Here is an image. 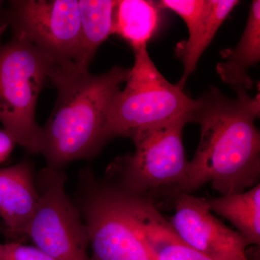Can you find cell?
<instances>
[{
    "mask_svg": "<svg viewBox=\"0 0 260 260\" xmlns=\"http://www.w3.org/2000/svg\"><path fill=\"white\" fill-rule=\"evenodd\" d=\"M229 99L212 87L196 99L191 120L200 126L199 144L176 192L190 194L205 184L220 195L243 192L259 184V94L242 89Z\"/></svg>",
    "mask_w": 260,
    "mask_h": 260,
    "instance_id": "cell-1",
    "label": "cell"
},
{
    "mask_svg": "<svg viewBox=\"0 0 260 260\" xmlns=\"http://www.w3.org/2000/svg\"><path fill=\"white\" fill-rule=\"evenodd\" d=\"M129 71L121 66L99 75L54 70L49 82L57 90V98L41 138L40 153L47 167L62 169L100 152L108 142L109 108Z\"/></svg>",
    "mask_w": 260,
    "mask_h": 260,
    "instance_id": "cell-2",
    "label": "cell"
},
{
    "mask_svg": "<svg viewBox=\"0 0 260 260\" xmlns=\"http://www.w3.org/2000/svg\"><path fill=\"white\" fill-rule=\"evenodd\" d=\"M189 122L191 113L138 131L132 138L135 153L116 158L105 179L154 202L153 194L162 189H171L174 194L187 172L182 135Z\"/></svg>",
    "mask_w": 260,
    "mask_h": 260,
    "instance_id": "cell-3",
    "label": "cell"
},
{
    "mask_svg": "<svg viewBox=\"0 0 260 260\" xmlns=\"http://www.w3.org/2000/svg\"><path fill=\"white\" fill-rule=\"evenodd\" d=\"M0 121L16 143L40 153L42 127L36 120L38 98L56 65L45 54L20 38L1 44Z\"/></svg>",
    "mask_w": 260,
    "mask_h": 260,
    "instance_id": "cell-4",
    "label": "cell"
},
{
    "mask_svg": "<svg viewBox=\"0 0 260 260\" xmlns=\"http://www.w3.org/2000/svg\"><path fill=\"white\" fill-rule=\"evenodd\" d=\"M126 86L113 99L108 113V141L116 137L133 138L140 130L161 124L196 106L179 85L169 83L149 55L148 48L134 51Z\"/></svg>",
    "mask_w": 260,
    "mask_h": 260,
    "instance_id": "cell-5",
    "label": "cell"
},
{
    "mask_svg": "<svg viewBox=\"0 0 260 260\" xmlns=\"http://www.w3.org/2000/svg\"><path fill=\"white\" fill-rule=\"evenodd\" d=\"M76 197L75 204L88 232L89 260H154L119 187L86 168L80 173Z\"/></svg>",
    "mask_w": 260,
    "mask_h": 260,
    "instance_id": "cell-6",
    "label": "cell"
},
{
    "mask_svg": "<svg viewBox=\"0 0 260 260\" xmlns=\"http://www.w3.org/2000/svg\"><path fill=\"white\" fill-rule=\"evenodd\" d=\"M8 27L13 37L37 48L64 71H78L80 16L76 0H15L0 2V32Z\"/></svg>",
    "mask_w": 260,
    "mask_h": 260,
    "instance_id": "cell-7",
    "label": "cell"
},
{
    "mask_svg": "<svg viewBox=\"0 0 260 260\" xmlns=\"http://www.w3.org/2000/svg\"><path fill=\"white\" fill-rule=\"evenodd\" d=\"M65 181L62 169L47 167L38 174L39 203L23 239L56 260H89L88 232Z\"/></svg>",
    "mask_w": 260,
    "mask_h": 260,
    "instance_id": "cell-8",
    "label": "cell"
},
{
    "mask_svg": "<svg viewBox=\"0 0 260 260\" xmlns=\"http://www.w3.org/2000/svg\"><path fill=\"white\" fill-rule=\"evenodd\" d=\"M174 214L169 220L178 237L214 260H250L249 242L218 220L205 202L184 192L173 194Z\"/></svg>",
    "mask_w": 260,
    "mask_h": 260,
    "instance_id": "cell-9",
    "label": "cell"
},
{
    "mask_svg": "<svg viewBox=\"0 0 260 260\" xmlns=\"http://www.w3.org/2000/svg\"><path fill=\"white\" fill-rule=\"evenodd\" d=\"M240 2L237 0H162L160 9L172 10L185 22L187 40L178 44L176 52L184 64V73L178 85L184 88L194 73L202 54L209 46L220 25Z\"/></svg>",
    "mask_w": 260,
    "mask_h": 260,
    "instance_id": "cell-10",
    "label": "cell"
},
{
    "mask_svg": "<svg viewBox=\"0 0 260 260\" xmlns=\"http://www.w3.org/2000/svg\"><path fill=\"white\" fill-rule=\"evenodd\" d=\"M126 208L154 260H214L195 250L178 237L153 200L124 193Z\"/></svg>",
    "mask_w": 260,
    "mask_h": 260,
    "instance_id": "cell-11",
    "label": "cell"
},
{
    "mask_svg": "<svg viewBox=\"0 0 260 260\" xmlns=\"http://www.w3.org/2000/svg\"><path fill=\"white\" fill-rule=\"evenodd\" d=\"M39 200L30 160L0 169V217L10 242L23 240L24 230L35 213Z\"/></svg>",
    "mask_w": 260,
    "mask_h": 260,
    "instance_id": "cell-12",
    "label": "cell"
},
{
    "mask_svg": "<svg viewBox=\"0 0 260 260\" xmlns=\"http://www.w3.org/2000/svg\"><path fill=\"white\" fill-rule=\"evenodd\" d=\"M224 59L217 64L218 74L234 90H251L252 80L248 71L260 60V1L251 3L249 18L240 42L234 49L221 51Z\"/></svg>",
    "mask_w": 260,
    "mask_h": 260,
    "instance_id": "cell-13",
    "label": "cell"
},
{
    "mask_svg": "<svg viewBox=\"0 0 260 260\" xmlns=\"http://www.w3.org/2000/svg\"><path fill=\"white\" fill-rule=\"evenodd\" d=\"M160 10L157 2L116 1L113 34L124 39L134 51L148 48L149 41L160 26Z\"/></svg>",
    "mask_w": 260,
    "mask_h": 260,
    "instance_id": "cell-14",
    "label": "cell"
},
{
    "mask_svg": "<svg viewBox=\"0 0 260 260\" xmlns=\"http://www.w3.org/2000/svg\"><path fill=\"white\" fill-rule=\"evenodd\" d=\"M116 1L80 0V47L77 70L88 71L95 52L113 34Z\"/></svg>",
    "mask_w": 260,
    "mask_h": 260,
    "instance_id": "cell-15",
    "label": "cell"
},
{
    "mask_svg": "<svg viewBox=\"0 0 260 260\" xmlns=\"http://www.w3.org/2000/svg\"><path fill=\"white\" fill-rule=\"evenodd\" d=\"M208 208L226 219L250 244H260V184L245 192L205 199Z\"/></svg>",
    "mask_w": 260,
    "mask_h": 260,
    "instance_id": "cell-16",
    "label": "cell"
},
{
    "mask_svg": "<svg viewBox=\"0 0 260 260\" xmlns=\"http://www.w3.org/2000/svg\"><path fill=\"white\" fill-rule=\"evenodd\" d=\"M0 260H56L35 246L21 242L0 244Z\"/></svg>",
    "mask_w": 260,
    "mask_h": 260,
    "instance_id": "cell-17",
    "label": "cell"
},
{
    "mask_svg": "<svg viewBox=\"0 0 260 260\" xmlns=\"http://www.w3.org/2000/svg\"><path fill=\"white\" fill-rule=\"evenodd\" d=\"M16 144V142L8 132L0 129V164L10 156Z\"/></svg>",
    "mask_w": 260,
    "mask_h": 260,
    "instance_id": "cell-18",
    "label": "cell"
}]
</instances>
